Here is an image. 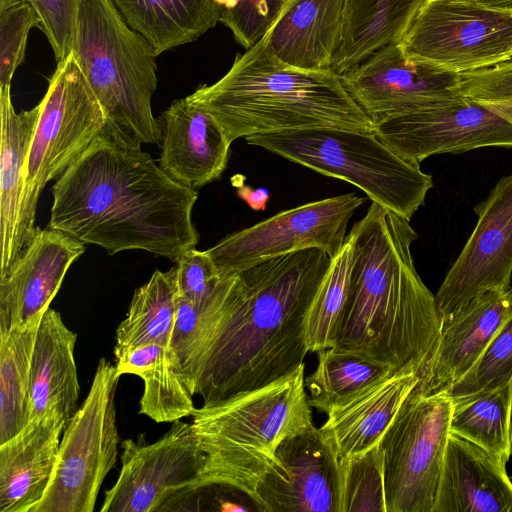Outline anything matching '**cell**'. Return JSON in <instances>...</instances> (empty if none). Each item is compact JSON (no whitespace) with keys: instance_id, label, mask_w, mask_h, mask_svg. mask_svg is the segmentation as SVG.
Listing matches in <instances>:
<instances>
[{"instance_id":"28","label":"cell","mask_w":512,"mask_h":512,"mask_svg":"<svg viewBox=\"0 0 512 512\" xmlns=\"http://www.w3.org/2000/svg\"><path fill=\"white\" fill-rule=\"evenodd\" d=\"M135 31L152 45L157 56L197 40L213 28L222 14L220 0H112Z\"/></svg>"},{"instance_id":"22","label":"cell","mask_w":512,"mask_h":512,"mask_svg":"<svg viewBox=\"0 0 512 512\" xmlns=\"http://www.w3.org/2000/svg\"><path fill=\"white\" fill-rule=\"evenodd\" d=\"M76 340L60 313L49 307L38 326L32 353L28 422L58 419L68 423L77 411Z\"/></svg>"},{"instance_id":"15","label":"cell","mask_w":512,"mask_h":512,"mask_svg":"<svg viewBox=\"0 0 512 512\" xmlns=\"http://www.w3.org/2000/svg\"><path fill=\"white\" fill-rule=\"evenodd\" d=\"M256 488L260 512H343L339 457L313 424L285 438Z\"/></svg>"},{"instance_id":"3","label":"cell","mask_w":512,"mask_h":512,"mask_svg":"<svg viewBox=\"0 0 512 512\" xmlns=\"http://www.w3.org/2000/svg\"><path fill=\"white\" fill-rule=\"evenodd\" d=\"M330 262L324 250L309 248L236 273L233 311L196 381L203 404L261 388L304 365L308 312Z\"/></svg>"},{"instance_id":"30","label":"cell","mask_w":512,"mask_h":512,"mask_svg":"<svg viewBox=\"0 0 512 512\" xmlns=\"http://www.w3.org/2000/svg\"><path fill=\"white\" fill-rule=\"evenodd\" d=\"M122 376L134 374L144 383L139 413L158 423L174 422L191 416L193 396L171 347L147 344L116 359Z\"/></svg>"},{"instance_id":"39","label":"cell","mask_w":512,"mask_h":512,"mask_svg":"<svg viewBox=\"0 0 512 512\" xmlns=\"http://www.w3.org/2000/svg\"><path fill=\"white\" fill-rule=\"evenodd\" d=\"M38 26L36 12L28 2L0 12V89L10 88L24 60L28 34Z\"/></svg>"},{"instance_id":"19","label":"cell","mask_w":512,"mask_h":512,"mask_svg":"<svg viewBox=\"0 0 512 512\" xmlns=\"http://www.w3.org/2000/svg\"><path fill=\"white\" fill-rule=\"evenodd\" d=\"M511 313L512 286L478 295L442 319L436 347L414 388L424 393L448 390L478 360Z\"/></svg>"},{"instance_id":"29","label":"cell","mask_w":512,"mask_h":512,"mask_svg":"<svg viewBox=\"0 0 512 512\" xmlns=\"http://www.w3.org/2000/svg\"><path fill=\"white\" fill-rule=\"evenodd\" d=\"M236 280V273L223 277L216 290L198 305L177 292L170 347L194 395L204 361L233 311L237 297Z\"/></svg>"},{"instance_id":"44","label":"cell","mask_w":512,"mask_h":512,"mask_svg":"<svg viewBox=\"0 0 512 512\" xmlns=\"http://www.w3.org/2000/svg\"><path fill=\"white\" fill-rule=\"evenodd\" d=\"M24 2H26V0H0V12Z\"/></svg>"},{"instance_id":"20","label":"cell","mask_w":512,"mask_h":512,"mask_svg":"<svg viewBox=\"0 0 512 512\" xmlns=\"http://www.w3.org/2000/svg\"><path fill=\"white\" fill-rule=\"evenodd\" d=\"M159 166L171 178L199 188L221 177L231 142L217 120L190 94L162 114Z\"/></svg>"},{"instance_id":"34","label":"cell","mask_w":512,"mask_h":512,"mask_svg":"<svg viewBox=\"0 0 512 512\" xmlns=\"http://www.w3.org/2000/svg\"><path fill=\"white\" fill-rule=\"evenodd\" d=\"M316 369L305 378L309 405L326 414L392 373L388 368L335 347L316 352Z\"/></svg>"},{"instance_id":"36","label":"cell","mask_w":512,"mask_h":512,"mask_svg":"<svg viewBox=\"0 0 512 512\" xmlns=\"http://www.w3.org/2000/svg\"><path fill=\"white\" fill-rule=\"evenodd\" d=\"M343 512H387L384 459L380 442L369 450L340 460Z\"/></svg>"},{"instance_id":"24","label":"cell","mask_w":512,"mask_h":512,"mask_svg":"<svg viewBox=\"0 0 512 512\" xmlns=\"http://www.w3.org/2000/svg\"><path fill=\"white\" fill-rule=\"evenodd\" d=\"M418 381L416 371L392 372L330 410L319 428L339 459L365 452L380 442Z\"/></svg>"},{"instance_id":"18","label":"cell","mask_w":512,"mask_h":512,"mask_svg":"<svg viewBox=\"0 0 512 512\" xmlns=\"http://www.w3.org/2000/svg\"><path fill=\"white\" fill-rule=\"evenodd\" d=\"M84 243L61 231L36 227L33 237L0 278V333L23 326L50 307Z\"/></svg>"},{"instance_id":"40","label":"cell","mask_w":512,"mask_h":512,"mask_svg":"<svg viewBox=\"0 0 512 512\" xmlns=\"http://www.w3.org/2000/svg\"><path fill=\"white\" fill-rule=\"evenodd\" d=\"M36 12L39 26L60 61L72 52L80 0H26Z\"/></svg>"},{"instance_id":"16","label":"cell","mask_w":512,"mask_h":512,"mask_svg":"<svg viewBox=\"0 0 512 512\" xmlns=\"http://www.w3.org/2000/svg\"><path fill=\"white\" fill-rule=\"evenodd\" d=\"M374 133L403 158L419 163L443 153L485 147L512 148V124L490 109L461 97L434 108L374 123Z\"/></svg>"},{"instance_id":"33","label":"cell","mask_w":512,"mask_h":512,"mask_svg":"<svg viewBox=\"0 0 512 512\" xmlns=\"http://www.w3.org/2000/svg\"><path fill=\"white\" fill-rule=\"evenodd\" d=\"M42 316L0 333V444L28 423L31 359Z\"/></svg>"},{"instance_id":"37","label":"cell","mask_w":512,"mask_h":512,"mask_svg":"<svg viewBox=\"0 0 512 512\" xmlns=\"http://www.w3.org/2000/svg\"><path fill=\"white\" fill-rule=\"evenodd\" d=\"M512 377V313L472 367L447 391L459 397L489 389Z\"/></svg>"},{"instance_id":"9","label":"cell","mask_w":512,"mask_h":512,"mask_svg":"<svg viewBox=\"0 0 512 512\" xmlns=\"http://www.w3.org/2000/svg\"><path fill=\"white\" fill-rule=\"evenodd\" d=\"M121 375L101 358L88 395L67 423L52 478L31 512H92L115 467L120 437L115 394Z\"/></svg>"},{"instance_id":"11","label":"cell","mask_w":512,"mask_h":512,"mask_svg":"<svg viewBox=\"0 0 512 512\" xmlns=\"http://www.w3.org/2000/svg\"><path fill=\"white\" fill-rule=\"evenodd\" d=\"M399 43L408 58L437 73H467L512 59V13L426 0Z\"/></svg>"},{"instance_id":"7","label":"cell","mask_w":512,"mask_h":512,"mask_svg":"<svg viewBox=\"0 0 512 512\" xmlns=\"http://www.w3.org/2000/svg\"><path fill=\"white\" fill-rule=\"evenodd\" d=\"M246 143L351 183L374 203L410 221L433 187L430 174L374 131L313 128L257 134Z\"/></svg>"},{"instance_id":"25","label":"cell","mask_w":512,"mask_h":512,"mask_svg":"<svg viewBox=\"0 0 512 512\" xmlns=\"http://www.w3.org/2000/svg\"><path fill=\"white\" fill-rule=\"evenodd\" d=\"M66 425L58 419L28 422L0 444V512H31L42 499Z\"/></svg>"},{"instance_id":"23","label":"cell","mask_w":512,"mask_h":512,"mask_svg":"<svg viewBox=\"0 0 512 512\" xmlns=\"http://www.w3.org/2000/svg\"><path fill=\"white\" fill-rule=\"evenodd\" d=\"M506 464L450 433L433 512H512Z\"/></svg>"},{"instance_id":"14","label":"cell","mask_w":512,"mask_h":512,"mask_svg":"<svg viewBox=\"0 0 512 512\" xmlns=\"http://www.w3.org/2000/svg\"><path fill=\"white\" fill-rule=\"evenodd\" d=\"M477 223L436 295L440 319L488 291H507L512 276V173L474 207Z\"/></svg>"},{"instance_id":"10","label":"cell","mask_w":512,"mask_h":512,"mask_svg":"<svg viewBox=\"0 0 512 512\" xmlns=\"http://www.w3.org/2000/svg\"><path fill=\"white\" fill-rule=\"evenodd\" d=\"M452 397L415 388L380 444L387 512H433L450 435Z\"/></svg>"},{"instance_id":"43","label":"cell","mask_w":512,"mask_h":512,"mask_svg":"<svg viewBox=\"0 0 512 512\" xmlns=\"http://www.w3.org/2000/svg\"><path fill=\"white\" fill-rule=\"evenodd\" d=\"M473 5H478L494 10L512 13V0H457Z\"/></svg>"},{"instance_id":"17","label":"cell","mask_w":512,"mask_h":512,"mask_svg":"<svg viewBox=\"0 0 512 512\" xmlns=\"http://www.w3.org/2000/svg\"><path fill=\"white\" fill-rule=\"evenodd\" d=\"M341 76L349 94L373 123L442 106L461 98L453 76L411 60L399 42L390 43Z\"/></svg>"},{"instance_id":"27","label":"cell","mask_w":512,"mask_h":512,"mask_svg":"<svg viewBox=\"0 0 512 512\" xmlns=\"http://www.w3.org/2000/svg\"><path fill=\"white\" fill-rule=\"evenodd\" d=\"M426 0H345L343 33L332 71L342 75L378 49L400 42Z\"/></svg>"},{"instance_id":"38","label":"cell","mask_w":512,"mask_h":512,"mask_svg":"<svg viewBox=\"0 0 512 512\" xmlns=\"http://www.w3.org/2000/svg\"><path fill=\"white\" fill-rule=\"evenodd\" d=\"M288 0H220V23L246 50L261 41Z\"/></svg>"},{"instance_id":"13","label":"cell","mask_w":512,"mask_h":512,"mask_svg":"<svg viewBox=\"0 0 512 512\" xmlns=\"http://www.w3.org/2000/svg\"><path fill=\"white\" fill-rule=\"evenodd\" d=\"M365 200L348 193L281 211L227 235L205 252L220 277L265 259L309 248L322 249L332 259L342 249L349 221Z\"/></svg>"},{"instance_id":"42","label":"cell","mask_w":512,"mask_h":512,"mask_svg":"<svg viewBox=\"0 0 512 512\" xmlns=\"http://www.w3.org/2000/svg\"><path fill=\"white\" fill-rule=\"evenodd\" d=\"M238 196L253 210H265L270 199V193L266 188L253 189L249 185L241 184L237 189Z\"/></svg>"},{"instance_id":"31","label":"cell","mask_w":512,"mask_h":512,"mask_svg":"<svg viewBox=\"0 0 512 512\" xmlns=\"http://www.w3.org/2000/svg\"><path fill=\"white\" fill-rule=\"evenodd\" d=\"M450 433L506 464L512 454V377L495 387L452 397Z\"/></svg>"},{"instance_id":"41","label":"cell","mask_w":512,"mask_h":512,"mask_svg":"<svg viewBox=\"0 0 512 512\" xmlns=\"http://www.w3.org/2000/svg\"><path fill=\"white\" fill-rule=\"evenodd\" d=\"M175 262L177 292L194 305L206 300L223 278L205 251L189 249Z\"/></svg>"},{"instance_id":"12","label":"cell","mask_w":512,"mask_h":512,"mask_svg":"<svg viewBox=\"0 0 512 512\" xmlns=\"http://www.w3.org/2000/svg\"><path fill=\"white\" fill-rule=\"evenodd\" d=\"M121 447L122 467L101 512L173 510L200 489L206 455L192 424L179 419L152 444L126 439Z\"/></svg>"},{"instance_id":"8","label":"cell","mask_w":512,"mask_h":512,"mask_svg":"<svg viewBox=\"0 0 512 512\" xmlns=\"http://www.w3.org/2000/svg\"><path fill=\"white\" fill-rule=\"evenodd\" d=\"M39 105L20 205L21 252L35 232L36 207L46 184L60 177L107 125L102 107L72 52L57 62Z\"/></svg>"},{"instance_id":"35","label":"cell","mask_w":512,"mask_h":512,"mask_svg":"<svg viewBox=\"0 0 512 512\" xmlns=\"http://www.w3.org/2000/svg\"><path fill=\"white\" fill-rule=\"evenodd\" d=\"M353 260L349 234L340 252L331 259L329 269L313 300L306 320L305 337L310 352L333 347L348 296Z\"/></svg>"},{"instance_id":"2","label":"cell","mask_w":512,"mask_h":512,"mask_svg":"<svg viewBox=\"0 0 512 512\" xmlns=\"http://www.w3.org/2000/svg\"><path fill=\"white\" fill-rule=\"evenodd\" d=\"M348 234L350 285L333 347L393 372L419 373L436 347L441 319L414 265L417 233L409 220L372 202Z\"/></svg>"},{"instance_id":"6","label":"cell","mask_w":512,"mask_h":512,"mask_svg":"<svg viewBox=\"0 0 512 512\" xmlns=\"http://www.w3.org/2000/svg\"><path fill=\"white\" fill-rule=\"evenodd\" d=\"M72 54L107 123L141 144H160L162 125L151 104L157 55L112 0H80Z\"/></svg>"},{"instance_id":"4","label":"cell","mask_w":512,"mask_h":512,"mask_svg":"<svg viewBox=\"0 0 512 512\" xmlns=\"http://www.w3.org/2000/svg\"><path fill=\"white\" fill-rule=\"evenodd\" d=\"M192 94L231 143L289 130L374 129L339 74L289 67L266 52L262 41L238 55L221 79Z\"/></svg>"},{"instance_id":"5","label":"cell","mask_w":512,"mask_h":512,"mask_svg":"<svg viewBox=\"0 0 512 512\" xmlns=\"http://www.w3.org/2000/svg\"><path fill=\"white\" fill-rule=\"evenodd\" d=\"M304 367L261 388L194 409L191 424L206 455L200 488L228 485L254 500L280 443L313 424Z\"/></svg>"},{"instance_id":"1","label":"cell","mask_w":512,"mask_h":512,"mask_svg":"<svg viewBox=\"0 0 512 512\" xmlns=\"http://www.w3.org/2000/svg\"><path fill=\"white\" fill-rule=\"evenodd\" d=\"M52 195L48 228L110 255L143 250L176 261L199 241L192 221L198 192L171 178L115 124L57 178Z\"/></svg>"},{"instance_id":"26","label":"cell","mask_w":512,"mask_h":512,"mask_svg":"<svg viewBox=\"0 0 512 512\" xmlns=\"http://www.w3.org/2000/svg\"><path fill=\"white\" fill-rule=\"evenodd\" d=\"M40 105L16 113L10 88L0 89V278L21 254L18 243L20 205L30 143L39 118Z\"/></svg>"},{"instance_id":"21","label":"cell","mask_w":512,"mask_h":512,"mask_svg":"<svg viewBox=\"0 0 512 512\" xmlns=\"http://www.w3.org/2000/svg\"><path fill=\"white\" fill-rule=\"evenodd\" d=\"M345 0H288L261 40L281 63L302 70H332L343 33Z\"/></svg>"},{"instance_id":"32","label":"cell","mask_w":512,"mask_h":512,"mask_svg":"<svg viewBox=\"0 0 512 512\" xmlns=\"http://www.w3.org/2000/svg\"><path fill=\"white\" fill-rule=\"evenodd\" d=\"M176 309L175 268L167 272L156 270L148 282L135 290L126 317L118 325L115 358L147 344L170 347Z\"/></svg>"}]
</instances>
